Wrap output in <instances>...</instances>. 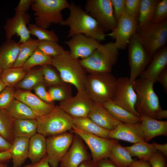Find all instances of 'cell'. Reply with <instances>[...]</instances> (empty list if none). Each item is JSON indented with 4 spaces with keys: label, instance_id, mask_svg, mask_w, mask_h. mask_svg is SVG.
<instances>
[{
    "label": "cell",
    "instance_id": "obj_19",
    "mask_svg": "<svg viewBox=\"0 0 167 167\" xmlns=\"http://www.w3.org/2000/svg\"><path fill=\"white\" fill-rule=\"evenodd\" d=\"M108 138L134 143L145 141L141 122L134 124L121 122L109 131Z\"/></svg>",
    "mask_w": 167,
    "mask_h": 167
},
{
    "label": "cell",
    "instance_id": "obj_23",
    "mask_svg": "<svg viewBox=\"0 0 167 167\" xmlns=\"http://www.w3.org/2000/svg\"><path fill=\"white\" fill-rule=\"evenodd\" d=\"M88 117L100 127L109 131L122 122L114 118L101 104L94 102Z\"/></svg>",
    "mask_w": 167,
    "mask_h": 167
},
{
    "label": "cell",
    "instance_id": "obj_22",
    "mask_svg": "<svg viewBox=\"0 0 167 167\" xmlns=\"http://www.w3.org/2000/svg\"><path fill=\"white\" fill-rule=\"evenodd\" d=\"M142 129L144 140L148 142L154 138L167 135V121H161L140 114Z\"/></svg>",
    "mask_w": 167,
    "mask_h": 167
},
{
    "label": "cell",
    "instance_id": "obj_4",
    "mask_svg": "<svg viewBox=\"0 0 167 167\" xmlns=\"http://www.w3.org/2000/svg\"><path fill=\"white\" fill-rule=\"evenodd\" d=\"M117 79L111 72L89 74L87 75L84 90L94 102L102 104L112 101Z\"/></svg>",
    "mask_w": 167,
    "mask_h": 167
},
{
    "label": "cell",
    "instance_id": "obj_40",
    "mask_svg": "<svg viewBox=\"0 0 167 167\" xmlns=\"http://www.w3.org/2000/svg\"><path fill=\"white\" fill-rule=\"evenodd\" d=\"M30 35L36 36L39 41L58 42L59 38L54 31L41 28L34 24H29L28 27Z\"/></svg>",
    "mask_w": 167,
    "mask_h": 167
},
{
    "label": "cell",
    "instance_id": "obj_9",
    "mask_svg": "<svg viewBox=\"0 0 167 167\" xmlns=\"http://www.w3.org/2000/svg\"><path fill=\"white\" fill-rule=\"evenodd\" d=\"M71 132L79 136L88 147L92 160L95 163L108 158L113 146L118 142L117 140L104 138L86 132L74 125Z\"/></svg>",
    "mask_w": 167,
    "mask_h": 167
},
{
    "label": "cell",
    "instance_id": "obj_24",
    "mask_svg": "<svg viewBox=\"0 0 167 167\" xmlns=\"http://www.w3.org/2000/svg\"><path fill=\"white\" fill-rule=\"evenodd\" d=\"M20 43L15 40H6L0 46V64L3 70L13 66L20 50Z\"/></svg>",
    "mask_w": 167,
    "mask_h": 167
},
{
    "label": "cell",
    "instance_id": "obj_37",
    "mask_svg": "<svg viewBox=\"0 0 167 167\" xmlns=\"http://www.w3.org/2000/svg\"><path fill=\"white\" fill-rule=\"evenodd\" d=\"M26 73L22 67L11 68L4 70L0 79L6 86L14 87L23 79Z\"/></svg>",
    "mask_w": 167,
    "mask_h": 167
},
{
    "label": "cell",
    "instance_id": "obj_56",
    "mask_svg": "<svg viewBox=\"0 0 167 167\" xmlns=\"http://www.w3.org/2000/svg\"><path fill=\"white\" fill-rule=\"evenodd\" d=\"M11 159L9 150L0 152V162H6Z\"/></svg>",
    "mask_w": 167,
    "mask_h": 167
},
{
    "label": "cell",
    "instance_id": "obj_39",
    "mask_svg": "<svg viewBox=\"0 0 167 167\" xmlns=\"http://www.w3.org/2000/svg\"><path fill=\"white\" fill-rule=\"evenodd\" d=\"M48 92L53 101L61 102L72 96L71 84L65 82L51 86Z\"/></svg>",
    "mask_w": 167,
    "mask_h": 167
},
{
    "label": "cell",
    "instance_id": "obj_34",
    "mask_svg": "<svg viewBox=\"0 0 167 167\" xmlns=\"http://www.w3.org/2000/svg\"><path fill=\"white\" fill-rule=\"evenodd\" d=\"M125 147L132 157L146 161H149L156 151L152 144L145 141H140Z\"/></svg>",
    "mask_w": 167,
    "mask_h": 167
},
{
    "label": "cell",
    "instance_id": "obj_21",
    "mask_svg": "<svg viewBox=\"0 0 167 167\" xmlns=\"http://www.w3.org/2000/svg\"><path fill=\"white\" fill-rule=\"evenodd\" d=\"M167 47L165 46L153 55L148 67L140 78L155 83L158 75L167 68Z\"/></svg>",
    "mask_w": 167,
    "mask_h": 167
},
{
    "label": "cell",
    "instance_id": "obj_35",
    "mask_svg": "<svg viewBox=\"0 0 167 167\" xmlns=\"http://www.w3.org/2000/svg\"><path fill=\"white\" fill-rule=\"evenodd\" d=\"M39 42L38 39L30 38L26 41L20 43L19 55L12 68L22 67L26 61L38 48Z\"/></svg>",
    "mask_w": 167,
    "mask_h": 167
},
{
    "label": "cell",
    "instance_id": "obj_44",
    "mask_svg": "<svg viewBox=\"0 0 167 167\" xmlns=\"http://www.w3.org/2000/svg\"><path fill=\"white\" fill-rule=\"evenodd\" d=\"M167 0H160L156 7L151 23H158L167 19Z\"/></svg>",
    "mask_w": 167,
    "mask_h": 167
},
{
    "label": "cell",
    "instance_id": "obj_43",
    "mask_svg": "<svg viewBox=\"0 0 167 167\" xmlns=\"http://www.w3.org/2000/svg\"><path fill=\"white\" fill-rule=\"evenodd\" d=\"M14 87L6 86L0 93V109H6L15 99Z\"/></svg>",
    "mask_w": 167,
    "mask_h": 167
},
{
    "label": "cell",
    "instance_id": "obj_50",
    "mask_svg": "<svg viewBox=\"0 0 167 167\" xmlns=\"http://www.w3.org/2000/svg\"><path fill=\"white\" fill-rule=\"evenodd\" d=\"M156 82L162 85L165 92L167 93V68L163 71L158 76Z\"/></svg>",
    "mask_w": 167,
    "mask_h": 167
},
{
    "label": "cell",
    "instance_id": "obj_57",
    "mask_svg": "<svg viewBox=\"0 0 167 167\" xmlns=\"http://www.w3.org/2000/svg\"><path fill=\"white\" fill-rule=\"evenodd\" d=\"M78 167H98L96 163L92 160L84 161Z\"/></svg>",
    "mask_w": 167,
    "mask_h": 167
},
{
    "label": "cell",
    "instance_id": "obj_55",
    "mask_svg": "<svg viewBox=\"0 0 167 167\" xmlns=\"http://www.w3.org/2000/svg\"><path fill=\"white\" fill-rule=\"evenodd\" d=\"M96 164L98 167H117L108 158L101 159L98 161Z\"/></svg>",
    "mask_w": 167,
    "mask_h": 167
},
{
    "label": "cell",
    "instance_id": "obj_60",
    "mask_svg": "<svg viewBox=\"0 0 167 167\" xmlns=\"http://www.w3.org/2000/svg\"><path fill=\"white\" fill-rule=\"evenodd\" d=\"M0 167H8V166L5 162H0Z\"/></svg>",
    "mask_w": 167,
    "mask_h": 167
},
{
    "label": "cell",
    "instance_id": "obj_49",
    "mask_svg": "<svg viewBox=\"0 0 167 167\" xmlns=\"http://www.w3.org/2000/svg\"><path fill=\"white\" fill-rule=\"evenodd\" d=\"M34 0H20L15 8V13L27 12L31 7Z\"/></svg>",
    "mask_w": 167,
    "mask_h": 167
},
{
    "label": "cell",
    "instance_id": "obj_15",
    "mask_svg": "<svg viewBox=\"0 0 167 167\" xmlns=\"http://www.w3.org/2000/svg\"><path fill=\"white\" fill-rule=\"evenodd\" d=\"M137 27V21L124 14L118 21L115 28L106 35L115 40L114 44L118 49L123 50L127 47Z\"/></svg>",
    "mask_w": 167,
    "mask_h": 167
},
{
    "label": "cell",
    "instance_id": "obj_54",
    "mask_svg": "<svg viewBox=\"0 0 167 167\" xmlns=\"http://www.w3.org/2000/svg\"><path fill=\"white\" fill-rule=\"evenodd\" d=\"M155 149L161 153L164 156H167V143L160 144L156 142H153L152 143Z\"/></svg>",
    "mask_w": 167,
    "mask_h": 167
},
{
    "label": "cell",
    "instance_id": "obj_26",
    "mask_svg": "<svg viewBox=\"0 0 167 167\" xmlns=\"http://www.w3.org/2000/svg\"><path fill=\"white\" fill-rule=\"evenodd\" d=\"M46 138L36 133L29 139L28 158L32 163H36L46 154Z\"/></svg>",
    "mask_w": 167,
    "mask_h": 167
},
{
    "label": "cell",
    "instance_id": "obj_46",
    "mask_svg": "<svg viewBox=\"0 0 167 167\" xmlns=\"http://www.w3.org/2000/svg\"><path fill=\"white\" fill-rule=\"evenodd\" d=\"M44 82H41L37 84L33 89L36 95L42 100L48 103L54 104L53 101L46 90Z\"/></svg>",
    "mask_w": 167,
    "mask_h": 167
},
{
    "label": "cell",
    "instance_id": "obj_58",
    "mask_svg": "<svg viewBox=\"0 0 167 167\" xmlns=\"http://www.w3.org/2000/svg\"><path fill=\"white\" fill-rule=\"evenodd\" d=\"M167 118V110L162 109L160 110L157 113L155 119L160 120Z\"/></svg>",
    "mask_w": 167,
    "mask_h": 167
},
{
    "label": "cell",
    "instance_id": "obj_47",
    "mask_svg": "<svg viewBox=\"0 0 167 167\" xmlns=\"http://www.w3.org/2000/svg\"><path fill=\"white\" fill-rule=\"evenodd\" d=\"M115 19L117 22L125 14L126 0H111Z\"/></svg>",
    "mask_w": 167,
    "mask_h": 167
},
{
    "label": "cell",
    "instance_id": "obj_53",
    "mask_svg": "<svg viewBox=\"0 0 167 167\" xmlns=\"http://www.w3.org/2000/svg\"><path fill=\"white\" fill-rule=\"evenodd\" d=\"M128 167H152L148 161L142 160H134Z\"/></svg>",
    "mask_w": 167,
    "mask_h": 167
},
{
    "label": "cell",
    "instance_id": "obj_16",
    "mask_svg": "<svg viewBox=\"0 0 167 167\" xmlns=\"http://www.w3.org/2000/svg\"><path fill=\"white\" fill-rule=\"evenodd\" d=\"M30 16L27 12L15 13L12 18H8L4 27L6 40L11 39L17 35L19 36L20 43L25 42L31 38L27 27L29 24Z\"/></svg>",
    "mask_w": 167,
    "mask_h": 167
},
{
    "label": "cell",
    "instance_id": "obj_10",
    "mask_svg": "<svg viewBox=\"0 0 167 167\" xmlns=\"http://www.w3.org/2000/svg\"><path fill=\"white\" fill-rule=\"evenodd\" d=\"M130 68L129 81L133 83L146 69L152 59L144 47L133 35L127 46Z\"/></svg>",
    "mask_w": 167,
    "mask_h": 167
},
{
    "label": "cell",
    "instance_id": "obj_27",
    "mask_svg": "<svg viewBox=\"0 0 167 167\" xmlns=\"http://www.w3.org/2000/svg\"><path fill=\"white\" fill-rule=\"evenodd\" d=\"M101 104L114 118L122 122L134 124L141 122L139 117L128 111L112 101Z\"/></svg>",
    "mask_w": 167,
    "mask_h": 167
},
{
    "label": "cell",
    "instance_id": "obj_18",
    "mask_svg": "<svg viewBox=\"0 0 167 167\" xmlns=\"http://www.w3.org/2000/svg\"><path fill=\"white\" fill-rule=\"evenodd\" d=\"M91 159L83 141L75 134L70 147L59 164L60 167H78L83 162Z\"/></svg>",
    "mask_w": 167,
    "mask_h": 167
},
{
    "label": "cell",
    "instance_id": "obj_14",
    "mask_svg": "<svg viewBox=\"0 0 167 167\" xmlns=\"http://www.w3.org/2000/svg\"><path fill=\"white\" fill-rule=\"evenodd\" d=\"M136 100L137 95L133 87V83L130 82L129 78L122 77L117 78L112 101L140 117L135 109Z\"/></svg>",
    "mask_w": 167,
    "mask_h": 167
},
{
    "label": "cell",
    "instance_id": "obj_11",
    "mask_svg": "<svg viewBox=\"0 0 167 167\" xmlns=\"http://www.w3.org/2000/svg\"><path fill=\"white\" fill-rule=\"evenodd\" d=\"M85 10L102 26L105 32L112 31L117 22L114 17L111 0H88Z\"/></svg>",
    "mask_w": 167,
    "mask_h": 167
},
{
    "label": "cell",
    "instance_id": "obj_8",
    "mask_svg": "<svg viewBox=\"0 0 167 167\" xmlns=\"http://www.w3.org/2000/svg\"><path fill=\"white\" fill-rule=\"evenodd\" d=\"M134 36L152 58L165 46L167 41V19L158 23H150L137 30Z\"/></svg>",
    "mask_w": 167,
    "mask_h": 167
},
{
    "label": "cell",
    "instance_id": "obj_3",
    "mask_svg": "<svg viewBox=\"0 0 167 167\" xmlns=\"http://www.w3.org/2000/svg\"><path fill=\"white\" fill-rule=\"evenodd\" d=\"M118 50L114 42L101 44L88 57L79 62L89 74L111 72L117 61Z\"/></svg>",
    "mask_w": 167,
    "mask_h": 167
},
{
    "label": "cell",
    "instance_id": "obj_45",
    "mask_svg": "<svg viewBox=\"0 0 167 167\" xmlns=\"http://www.w3.org/2000/svg\"><path fill=\"white\" fill-rule=\"evenodd\" d=\"M141 0H126L125 14L138 21Z\"/></svg>",
    "mask_w": 167,
    "mask_h": 167
},
{
    "label": "cell",
    "instance_id": "obj_17",
    "mask_svg": "<svg viewBox=\"0 0 167 167\" xmlns=\"http://www.w3.org/2000/svg\"><path fill=\"white\" fill-rule=\"evenodd\" d=\"M71 37L65 43L69 48L71 56L78 60L88 57L101 44L96 40L82 34H77Z\"/></svg>",
    "mask_w": 167,
    "mask_h": 167
},
{
    "label": "cell",
    "instance_id": "obj_25",
    "mask_svg": "<svg viewBox=\"0 0 167 167\" xmlns=\"http://www.w3.org/2000/svg\"><path fill=\"white\" fill-rule=\"evenodd\" d=\"M29 139L25 137L14 138L9 150L13 167H20L28 158Z\"/></svg>",
    "mask_w": 167,
    "mask_h": 167
},
{
    "label": "cell",
    "instance_id": "obj_51",
    "mask_svg": "<svg viewBox=\"0 0 167 167\" xmlns=\"http://www.w3.org/2000/svg\"><path fill=\"white\" fill-rule=\"evenodd\" d=\"M23 167H51L48 161L46 155L38 162L26 165Z\"/></svg>",
    "mask_w": 167,
    "mask_h": 167
},
{
    "label": "cell",
    "instance_id": "obj_31",
    "mask_svg": "<svg viewBox=\"0 0 167 167\" xmlns=\"http://www.w3.org/2000/svg\"><path fill=\"white\" fill-rule=\"evenodd\" d=\"M160 0H141L137 29L151 23Z\"/></svg>",
    "mask_w": 167,
    "mask_h": 167
},
{
    "label": "cell",
    "instance_id": "obj_61",
    "mask_svg": "<svg viewBox=\"0 0 167 167\" xmlns=\"http://www.w3.org/2000/svg\"><path fill=\"white\" fill-rule=\"evenodd\" d=\"M3 70H4L3 69L1 66L0 64V76L2 74V72L3 71Z\"/></svg>",
    "mask_w": 167,
    "mask_h": 167
},
{
    "label": "cell",
    "instance_id": "obj_28",
    "mask_svg": "<svg viewBox=\"0 0 167 167\" xmlns=\"http://www.w3.org/2000/svg\"><path fill=\"white\" fill-rule=\"evenodd\" d=\"M37 126L36 119L15 120L13 128L14 139L19 137L30 138L37 133Z\"/></svg>",
    "mask_w": 167,
    "mask_h": 167
},
{
    "label": "cell",
    "instance_id": "obj_33",
    "mask_svg": "<svg viewBox=\"0 0 167 167\" xmlns=\"http://www.w3.org/2000/svg\"><path fill=\"white\" fill-rule=\"evenodd\" d=\"M15 120L35 119L37 117L34 112L26 104L15 99L6 109Z\"/></svg>",
    "mask_w": 167,
    "mask_h": 167
},
{
    "label": "cell",
    "instance_id": "obj_41",
    "mask_svg": "<svg viewBox=\"0 0 167 167\" xmlns=\"http://www.w3.org/2000/svg\"><path fill=\"white\" fill-rule=\"evenodd\" d=\"M38 48L45 54L52 58L66 51L57 42L50 41H39Z\"/></svg>",
    "mask_w": 167,
    "mask_h": 167
},
{
    "label": "cell",
    "instance_id": "obj_30",
    "mask_svg": "<svg viewBox=\"0 0 167 167\" xmlns=\"http://www.w3.org/2000/svg\"><path fill=\"white\" fill-rule=\"evenodd\" d=\"M72 118L74 125L79 129L86 132L108 139L109 131L100 127L89 117Z\"/></svg>",
    "mask_w": 167,
    "mask_h": 167
},
{
    "label": "cell",
    "instance_id": "obj_29",
    "mask_svg": "<svg viewBox=\"0 0 167 167\" xmlns=\"http://www.w3.org/2000/svg\"><path fill=\"white\" fill-rule=\"evenodd\" d=\"M132 157L118 142L112 148L108 159L117 167H128L134 160Z\"/></svg>",
    "mask_w": 167,
    "mask_h": 167
},
{
    "label": "cell",
    "instance_id": "obj_32",
    "mask_svg": "<svg viewBox=\"0 0 167 167\" xmlns=\"http://www.w3.org/2000/svg\"><path fill=\"white\" fill-rule=\"evenodd\" d=\"M42 82L44 81L42 67L32 69L26 71L24 77L15 87L17 89L30 91Z\"/></svg>",
    "mask_w": 167,
    "mask_h": 167
},
{
    "label": "cell",
    "instance_id": "obj_1",
    "mask_svg": "<svg viewBox=\"0 0 167 167\" xmlns=\"http://www.w3.org/2000/svg\"><path fill=\"white\" fill-rule=\"evenodd\" d=\"M68 9L69 16L60 24L69 27L67 37L82 34L99 42L105 39L106 35L103 28L81 6L72 1Z\"/></svg>",
    "mask_w": 167,
    "mask_h": 167
},
{
    "label": "cell",
    "instance_id": "obj_52",
    "mask_svg": "<svg viewBox=\"0 0 167 167\" xmlns=\"http://www.w3.org/2000/svg\"><path fill=\"white\" fill-rule=\"evenodd\" d=\"M11 143L0 135V152L9 150L11 146Z\"/></svg>",
    "mask_w": 167,
    "mask_h": 167
},
{
    "label": "cell",
    "instance_id": "obj_38",
    "mask_svg": "<svg viewBox=\"0 0 167 167\" xmlns=\"http://www.w3.org/2000/svg\"><path fill=\"white\" fill-rule=\"evenodd\" d=\"M52 57L43 52L38 48L24 63L22 68L26 71L36 66L51 65Z\"/></svg>",
    "mask_w": 167,
    "mask_h": 167
},
{
    "label": "cell",
    "instance_id": "obj_12",
    "mask_svg": "<svg viewBox=\"0 0 167 167\" xmlns=\"http://www.w3.org/2000/svg\"><path fill=\"white\" fill-rule=\"evenodd\" d=\"M75 135L66 132L46 138V156L51 167H58L60 161L70 147Z\"/></svg>",
    "mask_w": 167,
    "mask_h": 167
},
{
    "label": "cell",
    "instance_id": "obj_5",
    "mask_svg": "<svg viewBox=\"0 0 167 167\" xmlns=\"http://www.w3.org/2000/svg\"><path fill=\"white\" fill-rule=\"evenodd\" d=\"M69 6L66 0H34L31 7L35 24L46 29L52 24H60L63 20L62 11Z\"/></svg>",
    "mask_w": 167,
    "mask_h": 167
},
{
    "label": "cell",
    "instance_id": "obj_2",
    "mask_svg": "<svg viewBox=\"0 0 167 167\" xmlns=\"http://www.w3.org/2000/svg\"><path fill=\"white\" fill-rule=\"evenodd\" d=\"M51 65L58 71L63 82L74 85L77 91L84 90L87 75L79 60L72 57L69 51L53 57Z\"/></svg>",
    "mask_w": 167,
    "mask_h": 167
},
{
    "label": "cell",
    "instance_id": "obj_13",
    "mask_svg": "<svg viewBox=\"0 0 167 167\" xmlns=\"http://www.w3.org/2000/svg\"><path fill=\"white\" fill-rule=\"evenodd\" d=\"M94 102L84 90L77 91L76 94L60 102L59 107L72 118L88 117Z\"/></svg>",
    "mask_w": 167,
    "mask_h": 167
},
{
    "label": "cell",
    "instance_id": "obj_6",
    "mask_svg": "<svg viewBox=\"0 0 167 167\" xmlns=\"http://www.w3.org/2000/svg\"><path fill=\"white\" fill-rule=\"evenodd\" d=\"M154 83L140 78L135 80L133 85L137 95L136 111L139 115L142 114L155 119L157 113L162 108L159 97L154 90Z\"/></svg>",
    "mask_w": 167,
    "mask_h": 167
},
{
    "label": "cell",
    "instance_id": "obj_36",
    "mask_svg": "<svg viewBox=\"0 0 167 167\" xmlns=\"http://www.w3.org/2000/svg\"><path fill=\"white\" fill-rule=\"evenodd\" d=\"M14 121L6 109H0V135L11 143L14 139Z\"/></svg>",
    "mask_w": 167,
    "mask_h": 167
},
{
    "label": "cell",
    "instance_id": "obj_42",
    "mask_svg": "<svg viewBox=\"0 0 167 167\" xmlns=\"http://www.w3.org/2000/svg\"><path fill=\"white\" fill-rule=\"evenodd\" d=\"M51 65L42 66L44 82L46 85L52 86L61 84L64 82Z\"/></svg>",
    "mask_w": 167,
    "mask_h": 167
},
{
    "label": "cell",
    "instance_id": "obj_59",
    "mask_svg": "<svg viewBox=\"0 0 167 167\" xmlns=\"http://www.w3.org/2000/svg\"><path fill=\"white\" fill-rule=\"evenodd\" d=\"M6 87L5 84L0 79V93Z\"/></svg>",
    "mask_w": 167,
    "mask_h": 167
},
{
    "label": "cell",
    "instance_id": "obj_7",
    "mask_svg": "<svg viewBox=\"0 0 167 167\" xmlns=\"http://www.w3.org/2000/svg\"><path fill=\"white\" fill-rule=\"evenodd\" d=\"M36 119L38 122L37 132L45 137L68 132L74 125L72 117L59 106H55L49 113Z\"/></svg>",
    "mask_w": 167,
    "mask_h": 167
},
{
    "label": "cell",
    "instance_id": "obj_20",
    "mask_svg": "<svg viewBox=\"0 0 167 167\" xmlns=\"http://www.w3.org/2000/svg\"><path fill=\"white\" fill-rule=\"evenodd\" d=\"M15 97L27 105L37 117L49 113L55 106L42 100L29 90L17 89L15 91Z\"/></svg>",
    "mask_w": 167,
    "mask_h": 167
},
{
    "label": "cell",
    "instance_id": "obj_48",
    "mask_svg": "<svg viewBox=\"0 0 167 167\" xmlns=\"http://www.w3.org/2000/svg\"><path fill=\"white\" fill-rule=\"evenodd\" d=\"M152 167H166V160L165 156L156 151L148 161Z\"/></svg>",
    "mask_w": 167,
    "mask_h": 167
}]
</instances>
